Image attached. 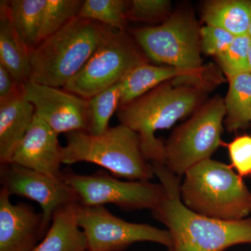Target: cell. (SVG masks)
<instances>
[{
    "mask_svg": "<svg viewBox=\"0 0 251 251\" xmlns=\"http://www.w3.org/2000/svg\"><path fill=\"white\" fill-rule=\"evenodd\" d=\"M151 163L166 191L163 202L151 212L171 233L168 251H224L239 244H251V218L223 221L194 212L181 201L180 176L163 163Z\"/></svg>",
    "mask_w": 251,
    "mask_h": 251,
    "instance_id": "obj_1",
    "label": "cell"
},
{
    "mask_svg": "<svg viewBox=\"0 0 251 251\" xmlns=\"http://www.w3.org/2000/svg\"><path fill=\"white\" fill-rule=\"evenodd\" d=\"M46 2L47 0L9 1L11 22L30 50L39 44Z\"/></svg>",
    "mask_w": 251,
    "mask_h": 251,
    "instance_id": "obj_21",
    "label": "cell"
},
{
    "mask_svg": "<svg viewBox=\"0 0 251 251\" xmlns=\"http://www.w3.org/2000/svg\"><path fill=\"white\" fill-rule=\"evenodd\" d=\"M231 167L241 177L251 176V136H238L227 145Z\"/></svg>",
    "mask_w": 251,
    "mask_h": 251,
    "instance_id": "obj_28",
    "label": "cell"
},
{
    "mask_svg": "<svg viewBox=\"0 0 251 251\" xmlns=\"http://www.w3.org/2000/svg\"><path fill=\"white\" fill-rule=\"evenodd\" d=\"M248 35L249 36V37H250L251 39V23L250 25V27H249V32H248Z\"/></svg>",
    "mask_w": 251,
    "mask_h": 251,
    "instance_id": "obj_31",
    "label": "cell"
},
{
    "mask_svg": "<svg viewBox=\"0 0 251 251\" xmlns=\"http://www.w3.org/2000/svg\"><path fill=\"white\" fill-rule=\"evenodd\" d=\"M77 223L83 231L89 251H124L135 243L153 242L169 249L171 233L145 224H134L112 214L104 206L79 204Z\"/></svg>",
    "mask_w": 251,
    "mask_h": 251,
    "instance_id": "obj_10",
    "label": "cell"
},
{
    "mask_svg": "<svg viewBox=\"0 0 251 251\" xmlns=\"http://www.w3.org/2000/svg\"><path fill=\"white\" fill-rule=\"evenodd\" d=\"M82 0H47L39 43L78 16Z\"/></svg>",
    "mask_w": 251,
    "mask_h": 251,
    "instance_id": "obj_24",
    "label": "cell"
},
{
    "mask_svg": "<svg viewBox=\"0 0 251 251\" xmlns=\"http://www.w3.org/2000/svg\"><path fill=\"white\" fill-rule=\"evenodd\" d=\"M249 69H250V72L251 73V46H250V49H249Z\"/></svg>",
    "mask_w": 251,
    "mask_h": 251,
    "instance_id": "obj_30",
    "label": "cell"
},
{
    "mask_svg": "<svg viewBox=\"0 0 251 251\" xmlns=\"http://www.w3.org/2000/svg\"><path fill=\"white\" fill-rule=\"evenodd\" d=\"M23 86L18 85L9 71L0 64V101L9 98Z\"/></svg>",
    "mask_w": 251,
    "mask_h": 251,
    "instance_id": "obj_29",
    "label": "cell"
},
{
    "mask_svg": "<svg viewBox=\"0 0 251 251\" xmlns=\"http://www.w3.org/2000/svg\"><path fill=\"white\" fill-rule=\"evenodd\" d=\"M180 196L188 209L212 219L239 221L251 214V191L242 177L211 158L186 172Z\"/></svg>",
    "mask_w": 251,
    "mask_h": 251,
    "instance_id": "obj_5",
    "label": "cell"
},
{
    "mask_svg": "<svg viewBox=\"0 0 251 251\" xmlns=\"http://www.w3.org/2000/svg\"><path fill=\"white\" fill-rule=\"evenodd\" d=\"M65 135L62 164L94 163L128 181H150L155 176L152 163L144 156L139 135L126 126L120 124L100 135L74 131Z\"/></svg>",
    "mask_w": 251,
    "mask_h": 251,
    "instance_id": "obj_4",
    "label": "cell"
},
{
    "mask_svg": "<svg viewBox=\"0 0 251 251\" xmlns=\"http://www.w3.org/2000/svg\"><path fill=\"white\" fill-rule=\"evenodd\" d=\"M225 117L224 99L219 96L200 107L187 122L175 128L165 145L166 168L181 176L210 158L221 145Z\"/></svg>",
    "mask_w": 251,
    "mask_h": 251,
    "instance_id": "obj_8",
    "label": "cell"
},
{
    "mask_svg": "<svg viewBox=\"0 0 251 251\" xmlns=\"http://www.w3.org/2000/svg\"><path fill=\"white\" fill-rule=\"evenodd\" d=\"M194 16L188 11L172 14L158 26L135 29L132 36L148 59L176 68L195 85L203 76L201 35Z\"/></svg>",
    "mask_w": 251,
    "mask_h": 251,
    "instance_id": "obj_6",
    "label": "cell"
},
{
    "mask_svg": "<svg viewBox=\"0 0 251 251\" xmlns=\"http://www.w3.org/2000/svg\"><path fill=\"white\" fill-rule=\"evenodd\" d=\"M78 205L69 204L56 211L47 233L31 251H89L85 234L77 223Z\"/></svg>",
    "mask_w": 251,
    "mask_h": 251,
    "instance_id": "obj_17",
    "label": "cell"
},
{
    "mask_svg": "<svg viewBox=\"0 0 251 251\" xmlns=\"http://www.w3.org/2000/svg\"><path fill=\"white\" fill-rule=\"evenodd\" d=\"M120 82L89 99L90 126L88 132L93 135H100L110 128L109 122L120 107Z\"/></svg>",
    "mask_w": 251,
    "mask_h": 251,
    "instance_id": "obj_23",
    "label": "cell"
},
{
    "mask_svg": "<svg viewBox=\"0 0 251 251\" xmlns=\"http://www.w3.org/2000/svg\"><path fill=\"white\" fill-rule=\"evenodd\" d=\"M251 44V39L248 34L236 36L228 49L216 57L228 80L239 74L250 72L249 52Z\"/></svg>",
    "mask_w": 251,
    "mask_h": 251,
    "instance_id": "obj_25",
    "label": "cell"
},
{
    "mask_svg": "<svg viewBox=\"0 0 251 251\" xmlns=\"http://www.w3.org/2000/svg\"><path fill=\"white\" fill-rule=\"evenodd\" d=\"M148 58L133 36L108 27L97 50L85 65L63 87L86 99L121 82Z\"/></svg>",
    "mask_w": 251,
    "mask_h": 251,
    "instance_id": "obj_7",
    "label": "cell"
},
{
    "mask_svg": "<svg viewBox=\"0 0 251 251\" xmlns=\"http://www.w3.org/2000/svg\"><path fill=\"white\" fill-rule=\"evenodd\" d=\"M228 92L224 100V124L229 132L244 129L250 125L251 73L239 74L229 80Z\"/></svg>",
    "mask_w": 251,
    "mask_h": 251,
    "instance_id": "obj_20",
    "label": "cell"
},
{
    "mask_svg": "<svg viewBox=\"0 0 251 251\" xmlns=\"http://www.w3.org/2000/svg\"><path fill=\"white\" fill-rule=\"evenodd\" d=\"M173 80L177 84L195 85L190 80L187 74L176 68L151 65L149 63L140 64L133 69L120 82L121 98L120 107L139 98L161 84Z\"/></svg>",
    "mask_w": 251,
    "mask_h": 251,
    "instance_id": "obj_18",
    "label": "cell"
},
{
    "mask_svg": "<svg viewBox=\"0 0 251 251\" xmlns=\"http://www.w3.org/2000/svg\"><path fill=\"white\" fill-rule=\"evenodd\" d=\"M202 20L206 25L221 28L235 36L246 35L251 23V1H208L203 9Z\"/></svg>",
    "mask_w": 251,
    "mask_h": 251,
    "instance_id": "obj_19",
    "label": "cell"
},
{
    "mask_svg": "<svg viewBox=\"0 0 251 251\" xmlns=\"http://www.w3.org/2000/svg\"><path fill=\"white\" fill-rule=\"evenodd\" d=\"M0 181L1 188L11 196L28 198L40 205L44 236L56 211L69 204H80L77 193L62 177H53L15 163L1 164Z\"/></svg>",
    "mask_w": 251,
    "mask_h": 251,
    "instance_id": "obj_11",
    "label": "cell"
},
{
    "mask_svg": "<svg viewBox=\"0 0 251 251\" xmlns=\"http://www.w3.org/2000/svg\"><path fill=\"white\" fill-rule=\"evenodd\" d=\"M58 134L37 115L16 150L11 163L44 174L62 178V146Z\"/></svg>",
    "mask_w": 251,
    "mask_h": 251,
    "instance_id": "obj_14",
    "label": "cell"
},
{
    "mask_svg": "<svg viewBox=\"0 0 251 251\" xmlns=\"http://www.w3.org/2000/svg\"><path fill=\"white\" fill-rule=\"evenodd\" d=\"M201 52L217 57L233 42L236 36L221 28L205 25L200 30Z\"/></svg>",
    "mask_w": 251,
    "mask_h": 251,
    "instance_id": "obj_27",
    "label": "cell"
},
{
    "mask_svg": "<svg viewBox=\"0 0 251 251\" xmlns=\"http://www.w3.org/2000/svg\"><path fill=\"white\" fill-rule=\"evenodd\" d=\"M250 121L251 122V114H250Z\"/></svg>",
    "mask_w": 251,
    "mask_h": 251,
    "instance_id": "obj_32",
    "label": "cell"
},
{
    "mask_svg": "<svg viewBox=\"0 0 251 251\" xmlns=\"http://www.w3.org/2000/svg\"><path fill=\"white\" fill-rule=\"evenodd\" d=\"M62 178L75 191L80 204L84 206L111 204L124 211H153L166 197L165 188L161 183L122 181L104 172L84 175L67 168L63 171Z\"/></svg>",
    "mask_w": 251,
    "mask_h": 251,
    "instance_id": "obj_9",
    "label": "cell"
},
{
    "mask_svg": "<svg viewBox=\"0 0 251 251\" xmlns=\"http://www.w3.org/2000/svg\"><path fill=\"white\" fill-rule=\"evenodd\" d=\"M203 93L201 85L168 81L120 107L117 117L120 124L139 135L146 159L164 164L165 144L156 138L155 132L171 128L194 111L202 101Z\"/></svg>",
    "mask_w": 251,
    "mask_h": 251,
    "instance_id": "obj_2",
    "label": "cell"
},
{
    "mask_svg": "<svg viewBox=\"0 0 251 251\" xmlns=\"http://www.w3.org/2000/svg\"><path fill=\"white\" fill-rule=\"evenodd\" d=\"M23 90L35 115L57 134L90 130L89 99L32 82L23 86Z\"/></svg>",
    "mask_w": 251,
    "mask_h": 251,
    "instance_id": "obj_12",
    "label": "cell"
},
{
    "mask_svg": "<svg viewBox=\"0 0 251 251\" xmlns=\"http://www.w3.org/2000/svg\"><path fill=\"white\" fill-rule=\"evenodd\" d=\"M128 1L124 0H85L78 17L90 20L112 28L125 31Z\"/></svg>",
    "mask_w": 251,
    "mask_h": 251,
    "instance_id": "obj_22",
    "label": "cell"
},
{
    "mask_svg": "<svg viewBox=\"0 0 251 251\" xmlns=\"http://www.w3.org/2000/svg\"><path fill=\"white\" fill-rule=\"evenodd\" d=\"M30 50L18 34L10 17L9 1H0V64L21 86L29 82Z\"/></svg>",
    "mask_w": 251,
    "mask_h": 251,
    "instance_id": "obj_16",
    "label": "cell"
},
{
    "mask_svg": "<svg viewBox=\"0 0 251 251\" xmlns=\"http://www.w3.org/2000/svg\"><path fill=\"white\" fill-rule=\"evenodd\" d=\"M35 110L25 95L23 87L9 98L0 101V162L11 163L22 141Z\"/></svg>",
    "mask_w": 251,
    "mask_h": 251,
    "instance_id": "obj_15",
    "label": "cell"
},
{
    "mask_svg": "<svg viewBox=\"0 0 251 251\" xmlns=\"http://www.w3.org/2000/svg\"><path fill=\"white\" fill-rule=\"evenodd\" d=\"M108 28L78 16L74 18L31 50L29 82L64 87L97 50Z\"/></svg>",
    "mask_w": 251,
    "mask_h": 251,
    "instance_id": "obj_3",
    "label": "cell"
},
{
    "mask_svg": "<svg viewBox=\"0 0 251 251\" xmlns=\"http://www.w3.org/2000/svg\"><path fill=\"white\" fill-rule=\"evenodd\" d=\"M171 6L168 0H132L128 3L126 16L130 21L155 22L166 17Z\"/></svg>",
    "mask_w": 251,
    "mask_h": 251,
    "instance_id": "obj_26",
    "label": "cell"
},
{
    "mask_svg": "<svg viewBox=\"0 0 251 251\" xmlns=\"http://www.w3.org/2000/svg\"><path fill=\"white\" fill-rule=\"evenodd\" d=\"M0 190V251H31L44 237L42 214L24 202L14 204Z\"/></svg>",
    "mask_w": 251,
    "mask_h": 251,
    "instance_id": "obj_13",
    "label": "cell"
}]
</instances>
